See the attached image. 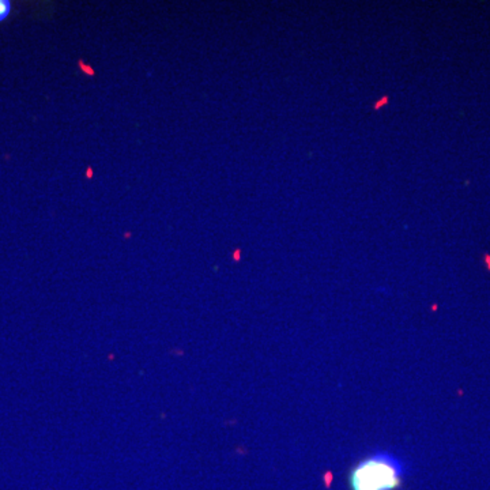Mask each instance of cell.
I'll return each instance as SVG.
<instances>
[{"label": "cell", "mask_w": 490, "mask_h": 490, "mask_svg": "<svg viewBox=\"0 0 490 490\" xmlns=\"http://www.w3.org/2000/svg\"><path fill=\"white\" fill-rule=\"evenodd\" d=\"M389 97H383L382 99H380V101H377L376 104L374 105V111H376V109H379V108H382V107H384V105L387 104V102H389Z\"/></svg>", "instance_id": "obj_3"}, {"label": "cell", "mask_w": 490, "mask_h": 490, "mask_svg": "<svg viewBox=\"0 0 490 490\" xmlns=\"http://www.w3.org/2000/svg\"><path fill=\"white\" fill-rule=\"evenodd\" d=\"M10 12H12V4L6 0H0V21L9 17Z\"/></svg>", "instance_id": "obj_2"}, {"label": "cell", "mask_w": 490, "mask_h": 490, "mask_svg": "<svg viewBox=\"0 0 490 490\" xmlns=\"http://www.w3.org/2000/svg\"><path fill=\"white\" fill-rule=\"evenodd\" d=\"M405 474L400 458L389 451H376L352 469L348 485L352 490H397Z\"/></svg>", "instance_id": "obj_1"}]
</instances>
